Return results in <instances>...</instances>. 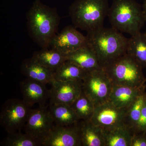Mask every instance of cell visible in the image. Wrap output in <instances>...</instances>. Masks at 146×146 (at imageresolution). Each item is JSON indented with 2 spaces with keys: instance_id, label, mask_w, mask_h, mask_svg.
I'll return each mask as SVG.
<instances>
[{
  "instance_id": "obj_16",
  "label": "cell",
  "mask_w": 146,
  "mask_h": 146,
  "mask_svg": "<svg viewBox=\"0 0 146 146\" xmlns=\"http://www.w3.org/2000/svg\"><path fill=\"white\" fill-rule=\"evenodd\" d=\"M21 71L27 78L45 84H51L54 80V72L40 65L32 57L23 60Z\"/></svg>"
},
{
  "instance_id": "obj_11",
  "label": "cell",
  "mask_w": 146,
  "mask_h": 146,
  "mask_svg": "<svg viewBox=\"0 0 146 146\" xmlns=\"http://www.w3.org/2000/svg\"><path fill=\"white\" fill-rule=\"evenodd\" d=\"M51 84L49 104L71 105L82 91V81H60L54 79Z\"/></svg>"
},
{
  "instance_id": "obj_19",
  "label": "cell",
  "mask_w": 146,
  "mask_h": 146,
  "mask_svg": "<svg viewBox=\"0 0 146 146\" xmlns=\"http://www.w3.org/2000/svg\"><path fill=\"white\" fill-rule=\"evenodd\" d=\"M48 108L55 125H74L80 120L69 105L49 104Z\"/></svg>"
},
{
  "instance_id": "obj_22",
  "label": "cell",
  "mask_w": 146,
  "mask_h": 146,
  "mask_svg": "<svg viewBox=\"0 0 146 146\" xmlns=\"http://www.w3.org/2000/svg\"><path fill=\"white\" fill-rule=\"evenodd\" d=\"M86 72L77 65L66 60L54 72V78L58 81H82Z\"/></svg>"
},
{
  "instance_id": "obj_8",
  "label": "cell",
  "mask_w": 146,
  "mask_h": 146,
  "mask_svg": "<svg viewBox=\"0 0 146 146\" xmlns=\"http://www.w3.org/2000/svg\"><path fill=\"white\" fill-rule=\"evenodd\" d=\"M54 125L48 107L39 106L31 110L24 128L25 133L39 141L42 146L43 141Z\"/></svg>"
},
{
  "instance_id": "obj_26",
  "label": "cell",
  "mask_w": 146,
  "mask_h": 146,
  "mask_svg": "<svg viewBox=\"0 0 146 146\" xmlns=\"http://www.w3.org/2000/svg\"><path fill=\"white\" fill-rule=\"evenodd\" d=\"M141 132L146 133V94L140 119L132 133Z\"/></svg>"
},
{
  "instance_id": "obj_6",
  "label": "cell",
  "mask_w": 146,
  "mask_h": 146,
  "mask_svg": "<svg viewBox=\"0 0 146 146\" xmlns=\"http://www.w3.org/2000/svg\"><path fill=\"white\" fill-rule=\"evenodd\" d=\"M113 84L102 68L86 72L82 90L96 106L109 100Z\"/></svg>"
},
{
  "instance_id": "obj_10",
  "label": "cell",
  "mask_w": 146,
  "mask_h": 146,
  "mask_svg": "<svg viewBox=\"0 0 146 146\" xmlns=\"http://www.w3.org/2000/svg\"><path fill=\"white\" fill-rule=\"evenodd\" d=\"M86 36L72 25L65 27L60 33L56 35L51 42L52 48L66 55L87 44Z\"/></svg>"
},
{
  "instance_id": "obj_24",
  "label": "cell",
  "mask_w": 146,
  "mask_h": 146,
  "mask_svg": "<svg viewBox=\"0 0 146 146\" xmlns=\"http://www.w3.org/2000/svg\"><path fill=\"white\" fill-rule=\"evenodd\" d=\"M146 94L145 90L143 91L128 108L125 120V125L131 131L132 133L140 119Z\"/></svg>"
},
{
  "instance_id": "obj_17",
  "label": "cell",
  "mask_w": 146,
  "mask_h": 146,
  "mask_svg": "<svg viewBox=\"0 0 146 146\" xmlns=\"http://www.w3.org/2000/svg\"><path fill=\"white\" fill-rule=\"evenodd\" d=\"M82 146H105L102 129L90 121L78 123Z\"/></svg>"
},
{
  "instance_id": "obj_14",
  "label": "cell",
  "mask_w": 146,
  "mask_h": 146,
  "mask_svg": "<svg viewBox=\"0 0 146 146\" xmlns=\"http://www.w3.org/2000/svg\"><path fill=\"white\" fill-rule=\"evenodd\" d=\"M65 56L66 60L74 63L86 72L102 68L96 55L88 44Z\"/></svg>"
},
{
  "instance_id": "obj_27",
  "label": "cell",
  "mask_w": 146,
  "mask_h": 146,
  "mask_svg": "<svg viewBox=\"0 0 146 146\" xmlns=\"http://www.w3.org/2000/svg\"><path fill=\"white\" fill-rule=\"evenodd\" d=\"M130 146H146V133H132Z\"/></svg>"
},
{
  "instance_id": "obj_20",
  "label": "cell",
  "mask_w": 146,
  "mask_h": 146,
  "mask_svg": "<svg viewBox=\"0 0 146 146\" xmlns=\"http://www.w3.org/2000/svg\"><path fill=\"white\" fill-rule=\"evenodd\" d=\"M32 58L40 65L54 72L66 61L65 54L53 48H43L35 52Z\"/></svg>"
},
{
  "instance_id": "obj_23",
  "label": "cell",
  "mask_w": 146,
  "mask_h": 146,
  "mask_svg": "<svg viewBox=\"0 0 146 146\" xmlns=\"http://www.w3.org/2000/svg\"><path fill=\"white\" fill-rule=\"evenodd\" d=\"M70 106L79 119L84 121H90L96 107L83 90Z\"/></svg>"
},
{
  "instance_id": "obj_18",
  "label": "cell",
  "mask_w": 146,
  "mask_h": 146,
  "mask_svg": "<svg viewBox=\"0 0 146 146\" xmlns=\"http://www.w3.org/2000/svg\"><path fill=\"white\" fill-rule=\"evenodd\" d=\"M126 54L146 68V32H140L128 39Z\"/></svg>"
},
{
  "instance_id": "obj_15",
  "label": "cell",
  "mask_w": 146,
  "mask_h": 146,
  "mask_svg": "<svg viewBox=\"0 0 146 146\" xmlns=\"http://www.w3.org/2000/svg\"><path fill=\"white\" fill-rule=\"evenodd\" d=\"M146 86L135 87L122 85H113L109 101L117 107L128 108L138 95L145 90Z\"/></svg>"
},
{
  "instance_id": "obj_13",
  "label": "cell",
  "mask_w": 146,
  "mask_h": 146,
  "mask_svg": "<svg viewBox=\"0 0 146 146\" xmlns=\"http://www.w3.org/2000/svg\"><path fill=\"white\" fill-rule=\"evenodd\" d=\"M20 88L23 100L30 107L36 104L39 106H45L50 99V90L46 84L39 82L27 78L21 82Z\"/></svg>"
},
{
  "instance_id": "obj_25",
  "label": "cell",
  "mask_w": 146,
  "mask_h": 146,
  "mask_svg": "<svg viewBox=\"0 0 146 146\" xmlns=\"http://www.w3.org/2000/svg\"><path fill=\"white\" fill-rule=\"evenodd\" d=\"M1 145L5 146H40L41 143L25 133L21 131L8 134L1 143Z\"/></svg>"
},
{
  "instance_id": "obj_7",
  "label": "cell",
  "mask_w": 146,
  "mask_h": 146,
  "mask_svg": "<svg viewBox=\"0 0 146 146\" xmlns=\"http://www.w3.org/2000/svg\"><path fill=\"white\" fill-rule=\"evenodd\" d=\"M23 100L11 99L3 105L0 124L8 134L21 131L25 126L31 109Z\"/></svg>"
},
{
  "instance_id": "obj_12",
  "label": "cell",
  "mask_w": 146,
  "mask_h": 146,
  "mask_svg": "<svg viewBox=\"0 0 146 146\" xmlns=\"http://www.w3.org/2000/svg\"><path fill=\"white\" fill-rule=\"evenodd\" d=\"M42 146H82L78 123L65 126L55 125Z\"/></svg>"
},
{
  "instance_id": "obj_5",
  "label": "cell",
  "mask_w": 146,
  "mask_h": 146,
  "mask_svg": "<svg viewBox=\"0 0 146 146\" xmlns=\"http://www.w3.org/2000/svg\"><path fill=\"white\" fill-rule=\"evenodd\" d=\"M102 68L113 85L135 87L146 86V78L143 72V69L126 53Z\"/></svg>"
},
{
  "instance_id": "obj_2",
  "label": "cell",
  "mask_w": 146,
  "mask_h": 146,
  "mask_svg": "<svg viewBox=\"0 0 146 146\" xmlns=\"http://www.w3.org/2000/svg\"><path fill=\"white\" fill-rule=\"evenodd\" d=\"M86 36L102 67L126 53L128 39L113 28L102 27L87 33Z\"/></svg>"
},
{
  "instance_id": "obj_3",
  "label": "cell",
  "mask_w": 146,
  "mask_h": 146,
  "mask_svg": "<svg viewBox=\"0 0 146 146\" xmlns=\"http://www.w3.org/2000/svg\"><path fill=\"white\" fill-rule=\"evenodd\" d=\"M109 7L108 0H74L69 16L74 26L88 33L104 27Z\"/></svg>"
},
{
  "instance_id": "obj_4",
  "label": "cell",
  "mask_w": 146,
  "mask_h": 146,
  "mask_svg": "<svg viewBox=\"0 0 146 146\" xmlns=\"http://www.w3.org/2000/svg\"><path fill=\"white\" fill-rule=\"evenodd\" d=\"M107 16L112 27L131 36L141 32L146 21L143 8L135 0H113Z\"/></svg>"
},
{
  "instance_id": "obj_28",
  "label": "cell",
  "mask_w": 146,
  "mask_h": 146,
  "mask_svg": "<svg viewBox=\"0 0 146 146\" xmlns=\"http://www.w3.org/2000/svg\"><path fill=\"white\" fill-rule=\"evenodd\" d=\"M143 9L146 20V0H144L143 4Z\"/></svg>"
},
{
  "instance_id": "obj_1",
  "label": "cell",
  "mask_w": 146,
  "mask_h": 146,
  "mask_svg": "<svg viewBox=\"0 0 146 146\" xmlns=\"http://www.w3.org/2000/svg\"><path fill=\"white\" fill-rule=\"evenodd\" d=\"M27 18L28 31L32 39L42 49L48 48L60 23L56 9L46 5L40 0H35Z\"/></svg>"
},
{
  "instance_id": "obj_9",
  "label": "cell",
  "mask_w": 146,
  "mask_h": 146,
  "mask_svg": "<svg viewBox=\"0 0 146 146\" xmlns=\"http://www.w3.org/2000/svg\"><path fill=\"white\" fill-rule=\"evenodd\" d=\"M127 109L117 107L108 101L96 106L90 121L103 129L125 126V120Z\"/></svg>"
},
{
  "instance_id": "obj_21",
  "label": "cell",
  "mask_w": 146,
  "mask_h": 146,
  "mask_svg": "<svg viewBox=\"0 0 146 146\" xmlns=\"http://www.w3.org/2000/svg\"><path fill=\"white\" fill-rule=\"evenodd\" d=\"M103 129L105 146H130L132 133L125 126Z\"/></svg>"
}]
</instances>
